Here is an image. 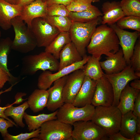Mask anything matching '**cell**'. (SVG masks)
<instances>
[{"mask_svg": "<svg viewBox=\"0 0 140 140\" xmlns=\"http://www.w3.org/2000/svg\"><path fill=\"white\" fill-rule=\"evenodd\" d=\"M119 42L113 29L106 24L97 27L87 47L88 53L92 56L101 58L103 54L110 57L119 50Z\"/></svg>", "mask_w": 140, "mask_h": 140, "instance_id": "6da1fadb", "label": "cell"}, {"mask_svg": "<svg viewBox=\"0 0 140 140\" xmlns=\"http://www.w3.org/2000/svg\"><path fill=\"white\" fill-rule=\"evenodd\" d=\"M59 65L58 59L45 51L37 54L26 55L22 59L20 75H33L39 70L57 71Z\"/></svg>", "mask_w": 140, "mask_h": 140, "instance_id": "7a4b0ae2", "label": "cell"}, {"mask_svg": "<svg viewBox=\"0 0 140 140\" xmlns=\"http://www.w3.org/2000/svg\"><path fill=\"white\" fill-rule=\"evenodd\" d=\"M101 17L86 23L73 22L69 31L72 41L83 57L97 26L101 22Z\"/></svg>", "mask_w": 140, "mask_h": 140, "instance_id": "3957f363", "label": "cell"}, {"mask_svg": "<svg viewBox=\"0 0 140 140\" xmlns=\"http://www.w3.org/2000/svg\"><path fill=\"white\" fill-rule=\"evenodd\" d=\"M15 32L12 41V50L22 53L33 50L37 46L36 40L30 28L20 16L16 17L11 21Z\"/></svg>", "mask_w": 140, "mask_h": 140, "instance_id": "277c9868", "label": "cell"}, {"mask_svg": "<svg viewBox=\"0 0 140 140\" xmlns=\"http://www.w3.org/2000/svg\"><path fill=\"white\" fill-rule=\"evenodd\" d=\"M122 114L117 106L95 107L91 120L103 129L108 135L119 131Z\"/></svg>", "mask_w": 140, "mask_h": 140, "instance_id": "5b68a950", "label": "cell"}, {"mask_svg": "<svg viewBox=\"0 0 140 140\" xmlns=\"http://www.w3.org/2000/svg\"><path fill=\"white\" fill-rule=\"evenodd\" d=\"M38 137L34 140H72L73 128L72 125L58 119L44 122L40 128Z\"/></svg>", "mask_w": 140, "mask_h": 140, "instance_id": "8992f818", "label": "cell"}, {"mask_svg": "<svg viewBox=\"0 0 140 140\" xmlns=\"http://www.w3.org/2000/svg\"><path fill=\"white\" fill-rule=\"evenodd\" d=\"M95 108L92 104L78 107L72 103H64L57 110V119L72 125L77 121L91 120Z\"/></svg>", "mask_w": 140, "mask_h": 140, "instance_id": "52a82bcc", "label": "cell"}, {"mask_svg": "<svg viewBox=\"0 0 140 140\" xmlns=\"http://www.w3.org/2000/svg\"><path fill=\"white\" fill-rule=\"evenodd\" d=\"M72 125L73 140H109L106 131L91 120L77 121Z\"/></svg>", "mask_w": 140, "mask_h": 140, "instance_id": "ba28073f", "label": "cell"}, {"mask_svg": "<svg viewBox=\"0 0 140 140\" xmlns=\"http://www.w3.org/2000/svg\"><path fill=\"white\" fill-rule=\"evenodd\" d=\"M30 28L39 47L47 46L60 32L57 28L41 17L34 19Z\"/></svg>", "mask_w": 140, "mask_h": 140, "instance_id": "9c48e42d", "label": "cell"}, {"mask_svg": "<svg viewBox=\"0 0 140 140\" xmlns=\"http://www.w3.org/2000/svg\"><path fill=\"white\" fill-rule=\"evenodd\" d=\"M103 75L110 83L113 89L114 99L112 106L117 107L122 90L129 82L140 78V72H135L129 65L119 73L111 74L104 73Z\"/></svg>", "mask_w": 140, "mask_h": 140, "instance_id": "30bf717a", "label": "cell"}, {"mask_svg": "<svg viewBox=\"0 0 140 140\" xmlns=\"http://www.w3.org/2000/svg\"><path fill=\"white\" fill-rule=\"evenodd\" d=\"M90 56L86 54L82 57L83 59L81 61L64 68L52 74L51 71L48 70L43 71L38 77L37 86L38 88L47 90L56 80L68 75L76 70L83 69L84 65Z\"/></svg>", "mask_w": 140, "mask_h": 140, "instance_id": "8fae6325", "label": "cell"}, {"mask_svg": "<svg viewBox=\"0 0 140 140\" xmlns=\"http://www.w3.org/2000/svg\"><path fill=\"white\" fill-rule=\"evenodd\" d=\"M96 81L92 104L95 107L112 105L114 99V94L111 84L104 75Z\"/></svg>", "mask_w": 140, "mask_h": 140, "instance_id": "7c38bea8", "label": "cell"}, {"mask_svg": "<svg viewBox=\"0 0 140 140\" xmlns=\"http://www.w3.org/2000/svg\"><path fill=\"white\" fill-rule=\"evenodd\" d=\"M116 33L118 39L119 45L123 53L127 65L130 64V58L137 39L140 37V32H130L120 28L116 23L109 25Z\"/></svg>", "mask_w": 140, "mask_h": 140, "instance_id": "4fadbf2b", "label": "cell"}, {"mask_svg": "<svg viewBox=\"0 0 140 140\" xmlns=\"http://www.w3.org/2000/svg\"><path fill=\"white\" fill-rule=\"evenodd\" d=\"M83 70H76L68 74L64 87V103H72L82 84L85 77Z\"/></svg>", "mask_w": 140, "mask_h": 140, "instance_id": "5bb4252c", "label": "cell"}, {"mask_svg": "<svg viewBox=\"0 0 140 140\" xmlns=\"http://www.w3.org/2000/svg\"><path fill=\"white\" fill-rule=\"evenodd\" d=\"M68 75L55 81L53 86L47 90L48 97L46 107L48 110L55 111L64 104L63 89Z\"/></svg>", "mask_w": 140, "mask_h": 140, "instance_id": "9a60e30c", "label": "cell"}, {"mask_svg": "<svg viewBox=\"0 0 140 140\" xmlns=\"http://www.w3.org/2000/svg\"><path fill=\"white\" fill-rule=\"evenodd\" d=\"M47 7L46 1L36 0L23 7L20 16L28 27L30 28L34 19L39 17L44 18L47 16Z\"/></svg>", "mask_w": 140, "mask_h": 140, "instance_id": "2e32d148", "label": "cell"}, {"mask_svg": "<svg viewBox=\"0 0 140 140\" xmlns=\"http://www.w3.org/2000/svg\"><path fill=\"white\" fill-rule=\"evenodd\" d=\"M96 83V81L85 76L82 85L72 104L78 107L92 104Z\"/></svg>", "mask_w": 140, "mask_h": 140, "instance_id": "e0dca14e", "label": "cell"}, {"mask_svg": "<svg viewBox=\"0 0 140 140\" xmlns=\"http://www.w3.org/2000/svg\"><path fill=\"white\" fill-rule=\"evenodd\" d=\"M23 8L18 5L0 0V27L5 30L10 29L12 19L20 16Z\"/></svg>", "mask_w": 140, "mask_h": 140, "instance_id": "ac0fdd59", "label": "cell"}, {"mask_svg": "<svg viewBox=\"0 0 140 140\" xmlns=\"http://www.w3.org/2000/svg\"><path fill=\"white\" fill-rule=\"evenodd\" d=\"M101 10L102 24H107L109 26L113 24L125 16L120 6V2H106L102 4Z\"/></svg>", "mask_w": 140, "mask_h": 140, "instance_id": "d6986e66", "label": "cell"}, {"mask_svg": "<svg viewBox=\"0 0 140 140\" xmlns=\"http://www.w3.org/2000/svg\"><path fill=\"white\" fill-rule=\"evenodd\" d=\"M119 131L125 137L133 140L134 135L140 132V119L130 111L122 115Z\"/></svg>", "mask_w": 140, "mask_h": 140, "instance_id": "ffe728a7", "label": "cell"}, {"mask_svg": "<svg viewBox=\"0 0 140 140\" xmlns=\"http://www.w3.org/2000/svg\"><path fill=\"white\" fill-rule=\"evenodd\" d=\"M106 60L100 63L102 69L107 74L119 73L128 65L124 57L121 48L116 53L110 57L105 58Z\"/></svg>", "mask_w": 140, "mask_h": 140, "instance_id": "44dd1931", "label": "cell"}, {"mask_svg": "<svg viewBox=\"0 0 140 140\" xmlns=\"http://www.w3.org/2000/svg\"><path fill=\"white\" fill-rule=\"evenodd\" d=\"M140 90L133 88L128 83L122 90L117 106L122 115L132 111L135 99L140 93Z\"/></svg>", "mask_w": 140, "mask_h": 140, "instance_id": "7402d4cb", "label": "cell"}, {"mask_svg": "<svg viewBox=\"0 0 140 140\" xmlns=\"http://www.w3.org/2000/svg\"><path fill=\"white\" fill-rule=\"evenodd\" d=\"M59 59L60 61L58 71L81 61L83 57L75 45L71 42L65 45L61 51Z\"/></svg>", "mask_w": 140, "mask_h": 140, "instance_id": "603a6c76", "label": "cell"}, {"mask_svg": "<svg viewBox=\"0 0 140 140\" xmlns=\"http://www.w3.org/2000/svg\"><path fill=\"white\" fill-rule=\"evenodd\" d=\"M48 97L47 90L35 89L27 98L29 108L34 113L43 110L46 107Z\"/></svg>", "mask_w": 140, "mask_h": 140, "instance_id": "cb8c5ba5", "label": "cell"}, {"mask_svg": "<svg viewBox=\"0 0 140 140\" xmlns=\"http://www.w3.org/2000/svg\"><path fill=\"white\" fill-rule=\"evenodd\" d=\"M72 42L68 32H60L52 42L45 47V51L59 59L60 52L66 44Z\"/></svg>", "mask_w": 140, "mask_h": 140, "instance_id": "d4e9b609", "label": "cell"}, {"mask_svg": "<svg viewBox=\"0 0 140 140\" xmlns=\"http://www.w3.org/2000/svg\"><path fill=\"white\" fill-rule=\"evenodd\" d=\"M102 16V13L98 8L92 5L88 9L81 11L70 12L68 17L72 22L86 23Z\"/></svg>", "mask_w": 140, "mask_h": 140, "instance_id": "484cf974", "label": "cell"}, {"mask_svg": "<svg viewBox=\"0 0 140 140\" xmlns=\"http://www.w3.org/2000/svg\"><path fill=\"white\" fill-rule=\"evenodd\" d=\"M57 110L49 114H41L36 116L30 115L25 112L23 118L27 126L29 131L31 132L40 128L45 122L57 119Z\"/></svg>", "mask_w": 140, "mask_h": 140, "instance_id": "4316f807", "label": "cell"}, {"mask_svg": "<svg viewBox=\"0 0 140 140\" xmlns=\"http://www.w3.org/2000/svg\"><path fill=\"white\" fill-rule=\"evenodd\" d=\"M100 59L92 55L90 56L83 69L85 76L95 81L99 80L103 76L104 73L100 63Z\"/></svg>", "mask_w": 140, "mask_h": 140, "instance_id": "83f0119b", "label": "cell"}, {"mask_svg": "<svg viewBox=\"0 0 140 140\" xmlns=\"http://www.w3.org/2000/svg\"><path fill=\"white\" fill-rule=\"evenodd\" d=\"M16 104L15 101L13 103L10 104L4 111V114L7 116H10L13 120L15 123L18 126L24 128L25 126L23 123V119L25 110L29 108L27 101H25L22 104L17 106L13 107V105Z\"/></svg>", "mask_w": 140, "mask_h": 140, "instance_id": "f1b7e54d", "label": "cell"}, {"mask_svg": "<svg viewBox=\"0 0 140 140\" xmlns=\"http://www.w3.org/2000/svg\"><path fill=\"white\" fill-rule=\"evenodd\" d=\"M12 40L9 37L0 39V66L4 69L12 77L8 67V56L12 50Z\"/></svg>", "mask_w": 140, "mask_h": 140, "instance_id": "f546056e", "label": "cell"}, {"mask_svg": "<svg viewBox=\"0 0 140 140\" xmlns=\"http://www.w3.org/2000/svg\"><path fill=\"white\" fill-rule=\"evenodd\" d=\"M44 18L48 23L57 28L60 32H69L72 23L67 16H47Z\"/></svg>", "mask_w": 140, "mask_h": 140, "instance_id": "4dcf8cb0", "label": "cell"}, {"mask_svg": "<svg viewBox=\"0 0 140 140\" xmlns=\"http://www.w3.org/2000/svg\"><path fill=\"white\" fill-rule=\"evenodd\" d=\"M120 4L125 16L140 17V0H122Z\"/></svg>", "mask_w": 140, "mask_h": 140, "instance_id": "1f68e13d", "label": "cell"}, {"mask_svg": "<svg viewBox=\"0 0 140 140\" xmlns=\"http://www.w3.org/2000/svg\"><path fill=\"white\" fill-rule=\"evenodd\" d=\"M121 29H131L140 32V17L125 16L116 23Z\"/></svg>", "mask_w": 140, "mask_h": 140, "instance_id": "d6a6232c", "label": "cell"}, {"mask_svg": "<svg viewBox=\"0 0 140 140\" xmlns=\"http://www.w3.org/2000/svg\"><path fill=\"white\" fill-rule=\"evenodd\" d=\"M69 12L66 6L61 4H53L47 7L46 9L47 16L68 17Z\"/></svg>", "mask_w": 140, "mask_h": 140, "instance_id": "836d02e7", "label": "cell"}, {"mask_svg": "<svg viewBox=\"0 0 140 140\" xmlns=\"http://www.w3.org/2000/svg\"><path fill=\"white\" fill-rule=\"evenodd\" d=\"M89 0H75L66 6L69 11L79 12L86 10L92 5Z\"/></svg>", "mask_w": 140, "mask_h": 140, "instance_id": "e575fe53", "label": "cell"}, {"mask_svg": "<svg viewBox=\"0 0 140 140\" xmlns=\"http://www.w3.org/2000/svg\"><path fill=\"white\" fill-rule=\"evenodd\" d=\"M135 72H140V40H137L130 58V64Z\"/></svg>", "mask_w": 140, "mask_h": 140, "instance_id": "d590c367", "label": "cell"}, {"mask_svg": "<svg viewBox=\"0 0 140 140\" xmlns=\"http://www.w3.org/2000/svg\"><path fill=\"white\" fill-rule=\"evenodd\" d=\"M40 128L29 133H21L15 135H13L8 133L3 138L6 140H27L31 138L38 137L40 132Z\"/></svg>", "mask_w": 140, "mask_h": 140, "instance_id": "8d00e7d4", "label": "cell"}, {"mask_svg": "<svg viewBox=\"0 0 140 140\" xmlns=\"http://www.w3.org/2000/svg\"><path fill=\"white\" fill-rule=\"evenodd\" d=\"M18 78L15 77H11L4 69L0 66V89L3 87L7 81L12 85L15 82H18L17 81Z\"/></svg>", "mask_w": 140, "mask_h": 140, "instance_id": "74e56055", "label": "cell"}, {"mask_svg": "<svg viewBox=\"0 0 140 140\" xmlns=\"http://www.w3.org/2000/svg\"><path fill=\"white\" fill-rule=\"evenodd\" d=\"M14 125V124L11 122L0 117V132L3 138L8 133V128Z\"/></svg>", "mask_w": 140, "mask_h": 140, "instance_id": "f35d334b", "label": "cell"}, {"mask_svg": "<svg viewBox=\"0 0 140 140\" xmlns=\"http://www.w3.org/2000/svg\"><path fill=\"white\" fill-rule=\"evenodd\" d=\"M132 112L135 116L140 119V93L135 99Z\"/></svg>", "mask_w": 140, "mask_h": 140, "instance_id": "ab89813d", "label": "cell"}, {"mask_svg": "<svg viewBox=\"0 0 140 140\" xmlns=\"http://www.w3.org/2000/svg\"><path fill=\"white\" fill-rule=\"evenodd\" d=\"M75 0H46L47 7L54 4H61L66 6Z\"/></svg>", "mask_w": 140, "mask_h": 140, "instance_id": "60d3db41", "label": "cell"}, {"mask_svg": "<svg viewBox=\"0 0 140 140\" xmlns=\"http://www.w3.org/2000/svg\"><path fill=\"white\" fill-rule=\"evenodd\" d=\"M108 136L109 140H130L123 136L119 131L109 135Z\"/></svg>", "mask_w": 140, "mask_h": 140, "instance_id": "b9f144b4", "label": "cell"}, {"mask_svg": "<svg viewBox=\"0 0 140 140\" xmlns=\"http://www.w3.org/2000/svg\"><path fill=\"white\" fill-rule=\"evenodd\" d=\"M9 105L5 107H0V117H3L5 119L10 121L12 123H13L14 125L16 127H17L18 126L17 124L11 119H10L9 118L7 117L4 114V111L5 109L9 107Z\"/></svg>", "mask_w": 140, "mask_h": 140, "instance_id": "7bdbcfd3", "label": "cell"}, {"mask_svg": "<svg viewBox=\"0 0 140 140\" xmlns=\"http://www.w3.org/2000/svg\"><path fill=\"white\" fill-rule=\"evenodd\" d=\"M36 0H17L16 4L22 7L28 5Z\"/></svg>", "mask_w": 140, "mask_h": 140, "instance_id": "ee69618b", "label": "cell"}, {"mask_svg": "<svg viewBox=\"0 0 140 140\" xmlns=\"http://www.w3.org/2000/svg\"><path fill=\"white\" fill-rule=\"evenodd\" d=\"M26 94L24 93L18 92L17 93L15 97V102L16 104H19L22 102L24 100L23 99L22 97L25 96Z\"/></svg>", "mask_w": 140, "mask_h": 140, "instance_id": "f6af8a7d", "label": "cell"}, {"mask_svg": "<svg viewBox=\"0 0 140 140\" xmlns=\"http://www.w3.org/2000/svg\"><path fill=\"white\" fill-rule=\"evenodd\" d=\"M130 86L133 88L140 90V80L139 79L134 80L130 84Z\"/></svg>", "mask_w": 140, "mask_h": 140, "instance_id": "bcb514c9", "label": "cell"}, {"mask_svg": "<svg viewBox=\"0 0 140 140\" xmlns=\"http://www.w3.org/2000/svg\"><path fill=\"white\" fill-rule=\"evenodd\" d=\"M18 82H16L14 84L12 85L10 87L6 89L4 91H1L0 92V96L1 95V94H2L3 93L11 91L12 89V87H13V86L15 84H16ZM1 100L0 99V104L1 103Z\"/></svg>", "mask_w": 140, "mask_h": 140, "instance_id": "7dc6e473", "label": "cell"}, {"mask_svg": "<svg viewBox=\"0 0 140 140\" xmlns=\"http://www.w3.org/2000/svg\"><path fill=\"white\" fill-rule=\"evenodd\" d=\"M140 140V132H137L134 135L133 140Z\"/></svg>", "mask_w": 140, "mask_h": 140, "instance_id": "c3c4849f", "label": "cell"}, {"mask_svg": "<svg viewBox=\"0 0 140 140\" xmlns=\"http://www.w3.org/2000/svg\"><path fill=\"white\" fill-rule=\"evenodd\" d=\"M4 1L12 4H16L17 0H3Z\"/></svg>", "mask_w": 140, "mask_h": 140, "instance_id": "681fc988", "label": "cell"}, {"mask_svg": "<svg viewBox=\"0 0 140 140\" xmlns=\"http://www.w3.org/2000/svg\"><path fill=\"white\" fill-rule=\"evenodd\" d=\"M92 2H97L100 1V0H89Z\"/></svg>", "mask_w": 140, "mask_h": 140, "instance_id": "f907efd6", "label": "cell"}, {"mask_svg": "<svg viewBox=\"0 0 140 140\" xmlns=\"http://www.w3.org/2000/svg\"><path fill=\"white\" fill-rule=\"evenodd\" d=\"M1 31L0 30V38L1 37Z\"/></svg>", "mask_w": 140, "mask_h": 140, "instance_id": "816d5d0a", "label": "cell"}, {"mask_svg": "<svg viewBox=\"0 0 140 140\" xmlns=\"http://www.w3.org/2000/svg\"><path fill=\"white\" fill-rule=\"evenodd\" d=\"M46 0H42V1L44 2L46 1Z\"/></svg>", "mask_w": 140, "mask_h": 140, "instance_id": "f5cc1de1", "label": "cell"}]
</instances>
